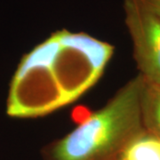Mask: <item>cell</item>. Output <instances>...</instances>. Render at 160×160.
<instances>
[{"label": "cell", "mask_w": 160, "mask_h": 160, "mask_svg": "<svg viewBox=\"0 0 160 160\" xmlns=\"http://www.w3.org/2000/svg\"><path fill=\"white\" fill-rule=\"evenodd\" d=\"M114 50L85 32H53L21 58L9 84L6 115L35 118L74 102L96 85Z\"/></svg>", "instance_id": "1"}, {"label": "cell", "mask_w": 160, "mask_h": 160, "mask_svg": "<svg viewBox=\"0 0 160 160\" xmlns=\"http://www.w3.org/2000/svg\"><path fill=\"white\" fill-rule=\"evenodd\" d=\"M141 75L129 80L103 107L87 116L63 137L42 149L44 160H122L132 141L142 132Z\"/></svg>", "instance_id": "2"}, {"label": "cell", "mask_w": 160, "mask_h": 160, "mask_svg": "<svg viewBox=\"0 0 160 160\" xmlns=\"http://www.w3.org/2000/svg\"><path fill=\"white\" fill-rule=\"evenodd\" d=\"M125 22L145 82L160 87V19L142 0H125Z\"/></svg>", "instance_id": "3"}, {"label": "cell", "mask_w": 160, "mask_h": 160, "mask_svg": "<svg viewBox=\"0 0 160 160\" xmlns=\"http://www.w3.org/2000/svg\"><path fill=\"white\" fill-rule=\"evenodd\" d=\"M141 112L144 129L160 138V87L145 80L141 95Z\"/></svg>", "instance_id": "4"}, {"label": "cell", "mask_w": 160, "mask_h": 160, "mask_svg": "<svg viewBox=\"0 0 160 160\" xmlns=\"http://www.w3.org/2000/svg\"><path fill=\"white\" fill-rule=\"evenodd\" d=\"M122 160H160V138L144 130L129 143Z\"/></svg>", "instance_id": "5"}, {"label": "cell", "mask_w": 160, "mask_h": 160, "mask_svg": "<svg viewBox=\"0 0 160 160\" xmlns=\"http://www.w3.org/2000/svg\"><path fill=\"white\" fill-rule=\"evenodd\" d=\"M142 1L160 19V0H142Z\"/></svg>", "instance_id": "6"}]
</instances>
